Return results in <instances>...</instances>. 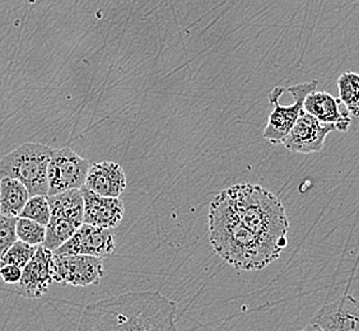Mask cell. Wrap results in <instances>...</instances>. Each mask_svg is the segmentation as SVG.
I'll use <instances>...</instances> for the list:
<instances>
[{"instance_id": "6da1fadb", "label": "cell", "mask_w": 359, "mask_h": 331, "mask_svg": "<svg viewBox=\"0 0 359 331\" xmlns=\"http://www.w3.org/2000/svg\"><path fill=\"white\" fill-rule=\"evenodd\" d=\"M177 304L159 290H135L84 307L78 331H179Z\"/></svg>"}, {"instance_id": "7a4b0ae2", "label": "cell", "mask_w": 359, "mask_h": 331, "mask_svg": "<svg viewBox=\"0 0 359 331\" xmlns=\"http://www.w3.org/2000/svg\"><path fill=\"white\" fill-rule=\"evenodd\" d=\"M208 222L212 248L235 269L262 270L282 255L237 218L224 191L210 203Z\"/></svg>"}, {"instance_id": "3957f363", "label": "cell", "mask_w": 359, "mask_h": 331, "mask_svg": "<svg viewBox=\"0 0 359 331\" xmlns=\"http://www.w3.org/2000/svg\"><path fill=\"white\" fill-rule=\"evenodd\" d=\"M237 218L278 251L288 245L290 221L283 203L268 189L255 184H237L223 190Z\"/></svg>"}, {"instance_id": "277c9868", "label": "cell", "mask_w": 359, "mask_h": 331, "mask_svg": "<svg viewBox=\"0 0 359 331\" xmlns=\"http://www.w3.org/2000/svg\"><path fill=\"white\" fill-rule=\"evenodd\" d=\"M54 149L40 143H25L0 158V180L15 179L31 196L48 195V163Z\"/></svg>"}, {"instance_id": "5b68a950", "label": "cell", "mask_w": 359, "mask_h": 331, "mask_svg": "<svg viewBox=\"0 0 359 331\" xmlns=\"http://www.w3.org/2000/svg\"><path fill=\"white\" fill-rule=\"evenodd\" d=\"M318 86V81H311L292 86L287 90L283 87H274L270 90L268 100L273 106V111L264 129V139L271 144H283L284 139L304 111L306 97L316 90Z\"/></svg>"}, {"instance_id": "8992f818", "label": "cell", "mask_w": 359, "mask_h": 331, "mask_svg": "<svg viewBox=\"0 0 359 331\" xmlns=\"http://www.w3.org/2000/svg\"><path fill=\"white\" fill-rule=\"evenodd\" d=\"M90 168L88 159L81 157L72 148L54 149L48 163V195L82 189Z\"/></svg>"}, {"instance_id": "52a82bcc", "label": "cell", "mask_w": 359, "mask_h": 331, "mask_svg": "<svg viewBox=\"0 0 359 331\" xmlns=\"http://www.w3.org/2000/svg\"><path fill=\"white\" fill-rule=\"evenodd\" d=\"M55 283L73 287L98 285L104 276L101 257L88 255H54Z\"/></svg>"}, {"instance_id": "ba28073f", "label": "cell", "mask_w": 359, "mask_h": 331, "mask_svg": "<svg viewBox=\"0 0 359 331\" xmlns=\"http://www.w3.org/2000/svg\"><path fill=\"white\" fill-rule=\"evenodd\" d=\"M53 283H55L54 252L41 245L37 248L35 256L22 271L20 283L15 284L12 288L18 296L37 299L48 293Z\"/></svg>"}, {"instance_id": "9c48e42d", "label": "cell", "mask_w": 359, "mask_h": 331, "mask_svg": "<svg viewBox=\"0 0 359 331\" xmlns=\"http://www.w3.org/2000/svg\"><path fill=\"white\" fill-rule=\"evenodd\" d=\"M115 248L116 241L111 229L83 223L62 248L56 250L54 255H88L104 259L110 256Z\"/></svg>"}, {"instance_id": "30bf717a", "label": "cell", "mask_w": 359, "mask_h": 331, "mask_svg": "<svg viewBox=\"0 0 359 331\" xmlns=\"http://www.w3.org/2000/svg\"><path fill=\"white\" fill-rule=\"evenodd\" d=\"M334 130H337L335 125L324 124L302 111L290 134L284 139L283 145L292 153L311 154L321 152L324 149L325 139Z\"/></svg>"}, {"instance_id": "8fae6325", "label": "cell", "mask_w": 359, "mask_h": 331, "mask_svg": "<svg viewBox=\"0 0 359 331\" xmlns=\"http://www.w3.org/2000/svg\"><path fill=\"white\" fill-rule=\"evenodd\" d=\"M313 323L325 331H359V301L346 292L337 301L323 306Z\"/></svg>"}, {"instance_id": "7c38bea8", "label": "cell", "mask_w": 359, "mask_h": 331, "mask_svg": "<svg viewBox=\"0 0 359 331\" xmlns=\"http://www.w3.org/2000/svg\"><path fill=\"white\" fill-rule=\"evenodd\" d=\"M81 191L84 201L83 223L104 229L118 227L125 214L124 203L120 198L101 196L86 187Z\"/></svg>"}, {"instance_id": "4fadbf2b", "label": "cell", "mask_w": 359, "mask_h": 331, "mask_svg": "<svg viewBox=\"0 0 359 331\" xmlns=\"http://www.w3.org/2000/svg\"><path fill=\"white\" fill-rule=\"evenodd\" d=\"M126 185V175L123 167L111 161L90 165L84 184V187H88L93 193L106 198H120Z\"/></svg>"}, {"instance_id": "5bb4252c", "label": "cell", "mask_w": 359, "mask_h": 331, "mask_svg": "<svg viewBox=\"0 0 359 331\" xmlns=\"http://www.w3.org/2000/svg\"><path fill=\"white\" fill-rule=\"evenodd\" d=\"M341 101L324 90H313L306 97L304 111L324 124L335 125L337 130L346 131L351 125V114L340 109Z\"/></svg>"}, {"instance_id": "9a60e30c", "label": "cell", "mask_w": 359, "mask_h": 331, "mask_svg": "<svg viewBox=\"0 0 359 331\" xmlns=\"http://www.w3.org/2000/svg\"><path fill=\"white\" fill-rule=\"evenodd\" d=\"M48 201L51 217L69 219L79 226L83 224L84 201L81 189L51 195L48 196Z\"/></svg>"}, {"instance_id": "2e32d148", "label": "cell", "mask_w": 359, "mask_h": 331, "mask_svg": "<svg viewBox=\"0 0 359 331\" xmlns=\"http://www.w3.org/2000/svg\"><path fill=\"white\" fill-rule=\"evenodd\" d=\"M31 195L27 187L15 179L0 180V214L18 218Z\"/></svg>"}, {"instance_id": "e0dca14e", "label": "cell", "mask_w": 359, "mask_h": 331, "mask_svg": "<svg viewBox=\"0 0 359 331\" xmlns=\"http://www.w3.org/2000/svg\"><path fill=\"white\" fill-rule=\"evenodd\" d=\"M79 227V224L69 219L51 217L46 226V238L43 242V246L55 252L57 248H62V245L76 234V229Z\"/></svg>"}, {"instance_id": "ac0fdd59", "label": "cell", "mask_w": 359, "mask_h": 331, "mask_svg": "<svg viewBox=\"0 0 359 331\" xmlns=\"http://www.w3.org/2000/svg\"><path fill=\"white\" fill-rule=\"evenodd\" d=\"M339 97L353 118L359 116V74L346 72L339 76Z\"/></svg>"}, {"instance_id": "d6986e66", "label": "cell", "mask_w": 359, "mask_h": 331, "mask_svg": "<svg viewBox=\"0 0 359 331\" xmlns=\"http://www.w3.org/2000/svg\"><path fill=\"white\" fill-rule=\"evenodd\" d=\"M39 246H32L28 245L26 242L17 241L9 248L4 256L0 259V266L3 265H14L18 266L22 270L25 269V266L28 262H31V259L35 256Z\"/></svg>"}, {"instance_id": "ffe728a7", "label": "cell", "mask_w": 359, "mask_h": 331, "mask_svg": "<svg viewBox=\"0 0 359 331\" xmlns=\"http://www.w3.org/2000/svg\"><path fill=\"white\" fill-rule=\"evenodd\" d=\"M20 218L37 222L46 227L51 218V209L48 204V196H43V195L31 196L27 204L23 208L22 213L20 214Z\"/></svg>"}, {"instance_id": "44dd1931", "label": "cell", "mask_w": 359, "mask_h": 331, "mask_svg": "<svg viewBox=\"0 0 359 331\" xmlns=\"http://www.w3.org/2000/svg\"><path fill=\"white\" fill-rule=\"evenodd\" d=\"M17 238L32 246H41L46 238V227L37 222L20 218L17 219Z\"/></svg>"}, {"instance_id": "7402d4cb", "label": "cell", "mask_w": 359, "mask_h": 331, "mask_svg": "<svg viewBox=\"0 0 359 331\" xmlns=\"http://www.w3.org/2000/svg\"><path fill=\"white\" fill-rule=\"evenodd\" d=\"M17 219L13 217H6L0 214V259L4 256L9 248L17 241Z\"/></svg>"}, {"instance_id": "603a6c76", "label": "cell", "mask_w": 359, "mask_h": 331, "mask_svg": "<svg viewBox=\"0 0 359 331\" xmlns=\"http://www.w3.org/2000/svg\"><path fill=\"white\" fill-rule=\"evenodd\" d=\"M22 271L23 270L14 265H3L0 266V278L3 283L13 287L15 284L20 283L22 278Z\"/></svg>"}, {"instance_id": "cb8c5ba5", "label": "cell", "mask_w": 359, "mask_h": 331, "mask_svg": "<svg viewBox=\"0 0 359 331\" xmlns=\"http://www.w3.org/2000/svg\"><path fill=\"white\" fill-rule=\"evenodd\" d=\"M299 331H325L323 327H320L318 324H315V323H312V324L307 325L306 327H304L302 330Z\"/></svg>"}]
</instances>
